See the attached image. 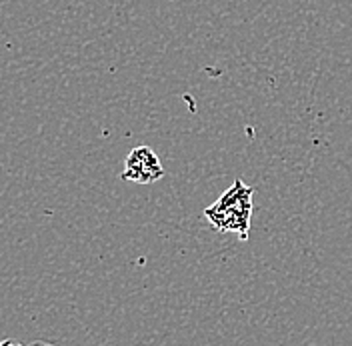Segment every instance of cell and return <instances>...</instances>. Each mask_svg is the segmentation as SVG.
<instances>
[{"label":"cell","instance_id":"7a4b0ae2","mask_svg":"<svg viewBox=\"0 0 352 346\" xmlns=\"http://www.w3.org/2000/svg\"><path fill=\"white\" fill-rule=\"evenodd\" d=\"M162 176H164V169L160 164L158 154L151 147L140 144L132 149L131 154L126 156V164L122 173L124 180L136 182V184H153Z\"/></svg>","mask_w":352,"mask_h":346},{"label":"cell","instance_id":"6da1fadb","mask_svg":"<svg viewBox=\"0 0 352 346\" xmlns=\"http://www.w3.org/2000/svg\"><path fill=\"white\" fill-rule=\"evenodd\" d=\"M252 196L254 191L236 178L234 184L204 210V217L208 218L214 230L234 233L241 240H246L252 218Z\"/></svg>","mask_w":352,"mask_h":346}]
</instances>
